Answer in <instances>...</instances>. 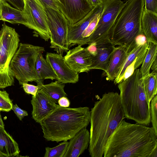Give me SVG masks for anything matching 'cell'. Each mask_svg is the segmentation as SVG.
<instances>
[{
    "mask_svg": "<svg viewBox=\"0 0 157 157\" xmlns=\"http://www.w3.org/2000/svg\"><path fill=\"white\" fill-rule=\"evenodd\" d=\"M19 38L14 29L5 23L2 24L0 30V89L14 84L15 77L10 64L18 47Z\"/></svg>",
    "mask_w": 157,
    "mask_h": 157,
    "instance_id": "cell-6",
    "label": "cell"
},
{
    "mask_svg": "<svg viewBox=\"0 0 157 157\" xmlns=\"http://www.w3.org/2000/svg\"><path fill=\"white\" fill-rule=\"evenodd\" d=\"M42 52L39 53L37 57L35 70L36 74L37 86H40L44 84V79H50L52 80H58V77L52 67L44 58Z\"/></svg>",
    "mask_w": 157,
    "mask_h": 157,
    "instance_id": "cell-21",
    "label": "cell"
},
{
    "mask_svg": "<svg viewBox=\"0 0 157 157\" xmlns=\"http://www.w3.org/2000/svg\"><path fill=\"white\" fill-rule=\"evenodd\" d=\"M20 152L17 143L4 128H0V157H17Z\"/></svg>",
    "mask_w": 157,
    "mask_h": 157,
    "instance_id": "cell-22",
    "label": "cell"
},
{
    "mask_svg": "<svg viewBox=\"0 0 157 157\" xmlns=\"http://www.w3.org/2000/svg\"><path fill=\"white\" fill-rule=\"evenodd\" d=\"M141 78L146 99L150 106L151 100L157 94V73L152 71Z\"/></svg>",
    "mask_w": 157,
    "mask_h": 157,
    "instance_id": "cell-25",
    "label": "cell"
},
{
    "mask_svg": "<svg viewBox=\"0 0 157 157\" xmlns=\"http://www.w3.org/2000/svg\"><path fill=\"white\" fill-rule=\"evenodd\" d=\"M59 105L60 106L65 107H68L70 105V101L66 97L61 98L58 100Z\"/></svg>",
    "mask_w": 157,
    "mask_h": 157,
    "instance_id": "cell-37",
    "label": "cell"
},
{
    "mask_svg": "<svg viewBox=\"0 0 157 157\" xmlns=\"http://www.w3.org/2000/svg\"><path fill=\"white\" fill-rule=\"evenodd\" d=\"M90 121V111L88 107L71 108L57 104L40 124L45 140L59 142L70 140L86 127Z\"/></svg>",
    "mask_w": 157,
    "mask_h": 157,
    "instance_id": "cell-3",
    "label": "cell"
},
{
    "mask_svg": "<svg viewBox=\"0 0 157 157\" xmlns=\"http://www.w3.org/2000/svg\"><path fill=\"white\" fill-rule=\"evenodd\" d=\"M141 28L147 40L157 45V13L146 10L142 13Z\"/></svg>",
    "mask_w": 157,
    "mask_h": 157,
    "instance_id": "cell-19",
    "label": "cell"
},
{
    "mask_svg": "<svg viewBox=\"0 0 157 157\" xmlns=\"http://www.w3.org/2000/svg\"><path fill=\"white\" fill-rule=\"evenodd\" d=\"M151 68L152 71L157 72V59L156 58L153 62Z\"/></svg>",
    "mask_w": 157,
    "mask_h": 157,
    "instance_id": "cell-39",
    "label": "cell"
},
{
    "mask_svg": "<svg viewBox=\"0 0 157 157\" xmlns=\"http://www.w3.org/2000/svg\"><path fill=\"white\" fill-rule=\"evenodd\" d=\"M102 9V4L94 7L81 20L74 24L69 25L68 33L69 47L76 44L80 46L85 45L82 34L94 18L101 13Z\"/></svg>",
    "mask_w": 157,
    "mask_h": 157,
    "instance_id": "cell-13",
    "label": "cell"
},
{
    "mask_svg": "<svg viewBox=\"0 0 157 157\" xmlns=\"http://www.w3.org/2000/svg\"><path fill=\"white\" fill-rule=\"evenodd\" d=\"M144 0H126L110 34L115 46L125 48L129 52L136 45V37L142 34L141 21Z\"/></svg>",
    "mask_w": 157,
    "mask_h": 157,
    "instance_id": "cell-5",
    "label": "cell"
},
{
    "mask_svg": "<svg viewBox=\"0 0 157 157\" xmlns=\"http://www.w3.org/2000/svg\"><path fill=\"white\" fill-rule=\"evenodd\" d=\"M24 2L23 11L27 22L26 27L48 41L50 32L45 8L39 0H24Z\"/></svg>",
    "mask_w": 157,
    "mask_h": 157,
    "instance_id": "cell-10",
    "label": "cell"
},
{
    "mask_svg": "<svg viewBox=\"0 0 157 157\" xmlns=\"http://www.w3.org/2000/svg\"><path fill=\"white\" fill-rule=\"evenodd\" d=\"M157 135L152 127L123 120L108 140L104 157H157Z\"/></svg>",
    "mask_w": 157,
    "mask_h": 157,
    "instance_id": "cell-1",
    "label": "cell"
},
{
    "mask_svg": "<svg viewBox=\"0 0 157 157\" xmlns=\"http://www.w3.org/2000/svg\"><path fill=\"white\" fill-rule=\"evenodd\" d=\"M129 53L122 46L115 47L111 55L107 70L103 74L106 76L107 80L114 81L117 78Z\"/></svg>",
    "mask_w": 157,
    "mask_h": 157,
    "instance_id": "cell-17",
    "label": "cell"
},
{
    "mask_svg": "<svg viewBox=\"0 0 157 157\" xmlns=\"http://www.w3.org/2000/svg\"><path fill=\"white\" fill-rule=\"evenodd\" d=\"M13 104L12 100L6 91L0 90V110L6 112L12 110Z\"/></svg>",
    "mask_w": 157,
    "mask_h": 157,
    "instance_id": "cell-28",
    "label": "cell"
},
{
    "mask_svg": "<svg viewBox=\"0 0 157 157\" xmlns=\"http://www.w3.org/2000/svg\"><path fill=\"white\" fill-rule=\"evenodd\" d=\"M151 122L156 134L157 135V96L155 95L151 100L150 105Z\"/></svg>",
    "mask_w": 157,
    "mask_h": 157,
    "instance_id": "cell-29",
    "label": "cell"
},
{
    "mask_svg": "<svg viewBox=\"0 0 157 157\" xmlns=\"http://www.w3.org/2000/svg\"><path fill=\"white\" fill-rule=\"evenodd\" d=\"M157 45L149 42L147 51L144 60L139 69L141 77L148 75L155 59L157 58Z\"/></svg>",
    "mask_w": 157,
    "mask_h": 157,
    "instance_id": "cell-26",
    "label": "cell"
},
{
    "mask_svg": "<svg viewBox=\"0 0 157 157\" xmlns=\"http://www.w3.org/2000/svg\"><path fill=\"white\" fill-rule=\"evenodd\" d=\"M0 20L25 26L27 24L23 11L12 7L4 0L0 1Z\"/></svg>",
    "mask_w": 157,
    "mask_h": 157,
    "instance_id": "cell-20",
    "label": "cell"
},
{
    "mask_svg": "<svg viewBox=\"0 0 157 157\" xmlns=\"http://www.w3.org/2000/svg\"><path fill=\"white\" fill-rule=\"evenodd\" d=\"M90 141V132L84 128L70 140L63 157H79L87 148Z\"/></svg>",
    "mask_w": 157,
    "mask_h": 157,
    "instance_id": "cell-18",
    "label": "cell"
},
{
    "mask_svg": "<svg viewBox=\"0 0 157 157\" xmlns=\"http://www.w3.org/2000/svg\"><path fill=\"white\" fill-rule=\"evenodd\" d=\"M31 102L33 106L32 118L39 124L55 109L57 105L40 89L35 96H32Z\"/></svg>",
    "mask_w": 157,
    "mask_h": 157,
    "instance_id": "cell-16",
    "label": "cell"
},
{
    "mask_svg": "<svg viewBox=\"0 0 157 157\" xmlns=\"http://www.w3.org/2000/svg\"><path fill=\"white\" fill-rule=\"evenodd\" d=\"M12 110L14 111L20 121H22L24 117L28 115L27 112L21 109L16 104L13 105Z\"/></svg>",
    "mask_w": 157,
    "mask_h": 157,
    "instance_id": "cell-33",
    "label": "cell"
},
{
    "mask_svg": "<svg viewBox=\"0 0 157 157\" xmlns=\"http://www.w3.org/2000/svg\"><path fill=\"white\" fill-rule=\"evenodd\" d=\"M6 1L9 2L14 8L19 10L23 11L24 10V0H6Z\"/></svg>",
    "mask_w": 157,
    "mask_h": 157,
    "instance_id": "cell-35",
    "label": "cell"
},
{
    "mask_svg": "<svg viewBox=\"0 0 157 157\" xmlns=\"http://www.w3.org/2000/svg\"><path fill=\"white\" fill-rule=\"evenodd\" d=\"M69 142L63 141L58 145L53 147H45L44 157H63Z\"/></svg>",
    "mask_w": 157,
    "mask_h": 157,
    "instance_id": "cell-27",
    "label": "cell"
},
{
    "mask_svg": "<svg viewBox=\"0 0 157 157\" xmlns=\"http://www.w3.org/2000/svg\"><path fill=\"white\" fill-rule=\"evenodd\" d=\"M124 4L121 0H103L102 10L95 29L89 39L88 44L100 39L109 37Z\"/></svg>",
    "mask_w": 157,
    "mask_h": 157,
    "instance_id": "cell-9",
    "label": "cell"
},
{
    "mask_svg": "<svg viewBox=\"0 0 157 157\" xmlns=\"http://www.w3.org/2000/svg\"><path fill=\"white\" fill-rule=\"evenodd\" d=\"M59 10L70 25L77 22L94 8L87 0H56Z\"/></svg>",
    "mask_w": 157,
    "mask_h": 157,
    "instance_id": "cell-11",
    "label": "cell"
},
{
    "mask_svg": "<svg viewBox=\"0 0 157 157\" xmlns=\"http://www.w3.org/2000/svg\"><path fill=\"white\" fill-rule=\"evenodd\" d=\"M90 5L93 7L102 4L103 0H87Z\"/></svg>",
    "mask_w": 157,
    "mask_h": 157,
    "instance_id": "cell-38",
    "label": "cell"
},
{
    "mask_svg": "<svg viewBox=\"0 0 157 157\" xmlns=\"http://www.w3.org/2000/svg\"><path fill=\"white\" fill-rule=\"evenodd\" d=\"M146 10L157 13V0H144V7Z\"/></svg>",
    "mask_w": 157,
    "mask_h": 157,
    "instance_id": "cell-31",
    "label": "cell"
},
{
    "mask_svg": "<svg viewBox=\"0 0 157 157\" xmlns=\"http://www.w3.org/2000/svg\"><path fill=\"white\" fill-rule=\"evenodd\" d=\"M0 110V128H4V125L1 117Z\"/></svg>",
    "mask_w": 157,
    "mask_h": 157,
    "instance_id": "cell-40",
    "label": "cell"
},
{
    "mask_svg": "<svg viewBox=\"0 0 157 157\" xmlns=\"http://www.w3.org/2000/svg\"><path fill=\"white\" fill-rule=\"evenodd\" d=\"M149 42L147 41L144 44H136L134 47L129 53L125 62L118 74L114 80V83L118 84L120 78L123 75L127 67L130 65L137 58H144L146 54Z\"/></svg>",
    "mask_w": 157,
    "mask_h": 157,
    "instance_id": "cell-23",
    "label": "cell"
},
{
    "mask_svg": "<svg viewBox=\"0 0 157 157\" xmlns=\"http://www.w3.org/2000/svg\"><path fill=\"white\" fill-rule=\"evenodd\" d=\"M50 32V47L61 55L69 50L68 33L70 25L59 10L45 8Z\"/></svg>",
    "mask_w": 157,
    "mask_h": 157,
    "instance_id": "cell-8",
    "label": "cell"
},
{
    "mask_svg": "<svg viewBox=\"0 0 157 157\" xmlns=\"http://www.w3.org/2000/svg\"><path fill=\"white\" fill-rule=\"evenodd\" d=\"M121 105L125 118L137 123L149 125L151 122L148 105L139 69L118 84Z\"/></svg>",
    "mask_w": 157,
    "mask_h": 157,
    "instance_id": "cell-4",
    "label": "cell"
},
{
    "mask_svg": "<svg viewBox=\"0 0 157 157\" xmlns=\"http://www.w3.org/2000/svg\"><path fill=\"white\" fill-rule=\"evenodd\" d=\"M87 51L92 56H94L97 53V48L95 42L91 43L85 48Z\"/></svg>",
    "mask_w": 157,
    "mask_h": 157,
    "instance_id": "cell-36",
    "label": "cell"
},
{
    "mask_svg": "<svg viewBox=\"0 0 157 157\" xmlns=\"http://www.w3.org/2000/svg\"><path fill=\"white\" fill-rule=\"evenodd\" d=\"M1 0H0V1H1ZM5 0L6 1V0Z\"/></svg>",
    "mask_w": 157,
    "mask_h": 157,
    "instance_id": "cell-41",
    "label": "cell"
},
{
    "mask_svg": "<svg viewBox=\"0 0 157 157\" xmlns=\"http://www.w3.org/2000/svg\"><path fill=\"white\" fill-rule=\"evenodd\" d=\"M22 87L25 93L29 94H31L35 96L39 89L38 86L28 84V83H24L22 84Z\"/></svg>",
    "mask_w": 157,
    "mask_h": 157,
    "instance_id": "cell-32",
    "label": "cell"
},
{
    "mask_svg": "<svg viewBox=\"0 0 157 157\" xmlns=\"http://www.w3.org/2000/svg\"><path fill=\"white\" fill-rule=\"evenodd\" d=\"M46 59L56 74L59 82L75 83L79 80L78 73L71 69L66 62L64 57L58 53L47 52Z\"/></svg>",
    "mask_w": 157,
    "mask_h": 157,
    "instance_id": "cell-12",
    "label": "cell"
},
{
    "mask_svg": "<svg viewBox=\"0 0 157 157\" xmlns=\"http://www.w3.org/2000/svg\"><path fill=\"white\" fill-rule=\"evenodd\" d=\"M100 14L98 15L94 18L82 33V36L85 45L88 44L89 39L95 29Z\"/></svg>",
    "mask_w": 157,
    "mask_h": 157,
    "instance_id": "cell-30",
    "label": "cell"
},
{
    "mask_svg": "<svg viewBox=\"0 0 157 157\" xmlns=\"http://www.w3.org/2000/svg\"><path fill=\"white\" fill-rule=\"evenodd\" d=\"M45 51L42 47L26 43H19L10 64L14 77L20 85L36 81L35 64L40 52Z\"/></svg>",
    "mask_w": 157,
    "mask_h": 157,
    "instance_id": "cell-7",
    "label": "cell"
},
{
    "mask_svg": "<svg viewBox=\"0 0 157 157\" xmlns=\"http://www.w3.org/2000/svg\"><path fill=\"white\" fill-rule=\"evenodd\" d=\"M45 8H50L59 10L56 0H39Z\"/></svg>",
    "mask_w": 157,
    "mask_h": 157,
    "instance_id": "cell-34",
    "label": "cell"
},
{
    "mask_svg": "<svg viewBox=\"0 0 157 157\" xmlns=\"http://www.w3.org/2000/svg\"><path fill=\"white\" fill-rule=\"evenodd\" d=\"M125 118L120 94L105 93L90 111L89 152L91 157H102L107 142Z\"/></svg>",
    "mask_w": 157,
    "mask_h": 157,
    "instance_id": "cell-2",
    "label": "cell"
},
{
    "mask_svg": "<svg viewBox=\"0 0 157 157\" xmlns=\"http://www.w3.org/2000/svg\"><path fill=\"white\" fill-rule=\"evenodd\" d=\"M38 86L39 89L41 90L50 99L56 104L58 103L61 98L67 96L64 90L65 85L58 82L57 81Z\"/></svg>",
    "mask_w": 157,
    "mask_h": 157,
    "instance_id": "cell-24",
    "label": "cell"
},
{
    "mask_svg": "<svg viewBox=\"0 0 157 157\" xmlns=\"http://www.w3.org/2000/svg\"><path fill=\"white\" fill-rule=\"evenodd\" d=\"M64 58L70 67L78 73L85 72L91 65L93 56L85 48L78 45L69 50Z\"/></svg>",
    "mask_w": 157,
    "mask_h": 157,
    "instance_id": "cell-15",
    "label": "cell"
},
{
    "mask_svg": "<svg viewBox=\"0 0 157 157\" xmlns=\"http://www.w3.org/2000/svg\"><path fill=\"white\" fill-rule=\"evenodd\" d=\"M94 42L96 46L97 53L93 57L92 64L85 72L95 69L102 70L105 72L115 46L112 43L109 37L102 38Z\"/></svg>",
    "mask_w": 157,
    "mask_h": 157,
    "instance_id": "cell-14",
    "label": "cell"
}]
</instances>
